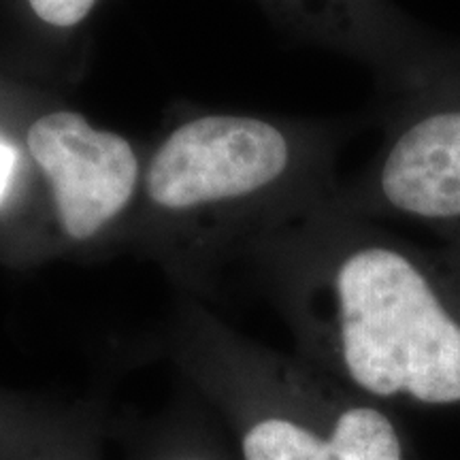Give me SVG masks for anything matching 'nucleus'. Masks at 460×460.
Wrapping results in <instances>:
<instances>
[{
    "instance_id": "9",
    "label": "nucleus",
    "mask_w": 460,
    "mask_h": 460,
    "mask_svg": "<svg viewBox=\"0 0 460 460\" xmlns=\"http://www.w3.org/2000/svg\"><path fill=\"white\" fill-rule=\"evenodd\" d=\"M101 0H26L39 22L56 31H73L94 13Z\"/></svg>"
},
{
    "instance_id": "4",
    "label": "nucleus",
    "mask_w": 460,
    "mask_h": 460,
    "mask_svg": "<svg viewBox=\"0 0 460 460\" xmlns=\"http://www.w3.org/2000/svg\"><path fill=\"white\" fill-rule=\"evenodd\" d=\"M358 217H390L460 245V43L450 60L399 92L382 152L332 203Z\"/></svg>"
},
{
    "instance_id": "7",
    "label": "nucleus",
    "mask_w": 460,
    "mask_h": 460,
    "mask_svg": "<svg viewBox=\"0 0 460 460\" xmlns=\"http://www.w3.org/2000/svg\"><path fill=\"white\" fill-rule=\"evenodd\" d=\"M128 458L234 460L216 416L199 396L143 422L132 437Z\"/></svg>"
},
{
    "instance_id": "2",
    "label": "nucleus",
    "mask_w": 460,
    "mask_h": 460,
    "mask_svg": "<svg viewBox=\"0 0 460 460\" xmlns=\"http://www.w3.org/2000/svg\"><path fill=\"white\" fill-rule=\"evenodd\" d=\"M172 352L234 460H407L377 401L258 348L197 307L181 314Z\"/></svg>"
},
{
    "instance_id": "3",
    "label": "nucleus",
    "mask_w": 460,
    "mask_h": 460,
    "mask_svg": "<svg viewBox=\"0 0 460 460\" xmlns=\"http://www.w3.org/2000/svg\"><path fill=\"white\" fill-rule=\"evenodd\" d=\"M332 141L252 115H200L177 126L154 154L146 190L164 211L230 200L281 199L312 209L324 200Z\"/></svg>"
},
{
    "instance_id": "6",
    "label": "nucleus",
    "mask_w": 460,
    "mask_h": 460,
    "mask_svg": "<svg viewBox=\"0 0 460 460\" xmlns=\"http://www.w3.org/2000/svg\"><path fill=\"white\" fill-rule=\"evenodd\" d=\"M305 32L373 65L394 94L444 65L454 41L430 37L384 0H273Z\"/></svg>"
},
{
    "instance_id": "5",
    "label": "nucleus",
    "mask_w": 460,
    "mask_h": 460,
    "mask_svg": "<svg viewBox=\"0 0 460 460\" xmlns=\"http://www.w3.org/2000/svg\"><path fill=\"white\" fill-rule=\"evenodd\" d=\"M28 152L51 186L62 233L88 243L128 207L141 164L122 135L92 126L84 115L60 109L34 119Z\"/></svg>"
},
{
    "instance_id": "1",
    "label": "nucleus",
    "mask_w": 460,
    "mask_h": 460,
    "mask_svg": "<svg viewBox=\"0 0 460 460\" xmlns=\"http://www.w3.org/2000/svg\"><path fill=\"white\" fill-rule=\"evenodd\" d=\"M273 271L322 373L377 402L460 405V245H418L329 200L279 241Z\"/></svg>"
},
{
    "instance_id": "8",
    "label": "nucleus",
    "mask_w": 460,
    "mask_h": 460,
    "mask_svg": "<svg viewBox=\"0 0 460 460\" xmlns=\"http://www.w3.org/2000/svg\"><path fill=\"white\" fill-rule=\"evenodd\" d=\"M111 420L96 402H84L71 422L26 460H105Z\"/></svg>"
},
{
    "instance_id": "10",
    "label": "nucleus",
    "mask_w": 460,
    "mask_h": 460,
    "mask_svg": "<svg viewBox=\"0 0 460 460\" xmlns=\"http://www.w3.org/2000/svg\"><path fill=\"white\" fill-rule=\"evenodd\" d=\"M11 166H13V154H11V149L0 141V199H3L4 190H7Z\"/></svg>"
}]
</instances>
